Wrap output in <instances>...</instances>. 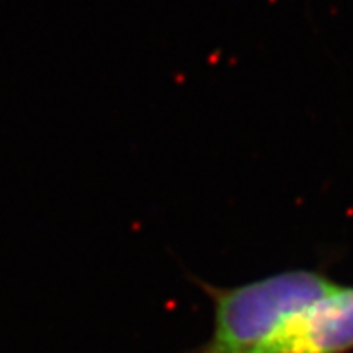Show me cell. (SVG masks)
I'll return each mask as SVG.
<instances>
[{
    "label": "cell",
    "mask_w": 353,
    "mask_h": 353,
    "mask_svg": "<svg viewBox=\"0 0 353 353\" xmlns=\"http://www.w3.org/2000/svg\"><path fill=\"white\" fill-rule=\"evenodd\" d=\"M353 350V287H339L247 353H348Z\"/></svg>",
    "instance_id": "obj_2"
},
{
    "label": "cell",
    "mask_w": 353,
    "mask_h": 353,
    "mask_svg": "<svg viewBox=\"0 0 353 353\" xmlns=\"http://www.w3.org/2000/svg\"><path fill=\"white\" fill-rule=\"evenodd\" d=\"M339 283L319 270L294 269L232 288L200 283L214 305L210 341L190 353H247Z\"/></svg>",
    "instance_id": "obj_1"
}]
</instances>
